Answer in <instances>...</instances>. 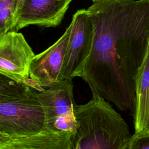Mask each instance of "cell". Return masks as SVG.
<instances>
[{
  "label": "cell",
  "mask_w": 149,
  "mask_h": 149,
  "mask_svg": "<svg viewBox=\"0 0 149 149\" xmlns=\"http://www.w3.org/2000/svg\"><path fill=\"white\" fill-rule=\"evenodd\" d=\"M45 115L42 131L74 133L78 123L75 116L76 104L72 80H60L51 87L37 91Z\"/></svg>",
  "instance_id": "4"
},
{
  "label": "cell",
  "mask_w": 149,
  "mask_h": 149,
  "mask_svg": "<svg viewBox=\"0 0 149 149\" xmlns=\"http://www.w3.org/2000/svg\"><path fill=\"white\" fill-rule=\"evenodd\" d=\"M128 149H149V131L134 133L131 137Z\"/></svg>",
  "instance_id": "12"
},
{
  "label": "cell",
  "mask_w": 149,
  "mask_h": 149,
  "mask_svg": "<svg viewBox=\"0 0 149 149\" xmlns=\"http://www.w3.org/2000/svg\"><path fill=\"white\" fill-rule=\"evenodd\" d=\"M77 128L72 137V149H128L129 126L109 102L93 95L86 104L76 105Z\"/></svg>",
  "instance_id": "2"
},
{
  "label": "cell",
  "mask_w": 149,
  "mask_h": 149,
  "mask_svg": "<svg viewBox=\"0 0 149 149\" xmlns=\"http://www.w3.org/2000/svg\"><path fill=\"white\" fill-rule=\"evenodd\" d=\"M70 24V34L59 80L79 77L92 48L93 29L87 9L77 10Z\"/></svg>",
  "instance_id": "5"
},
{
  "label": "cell",
  "mask_w": 149,
  "mask_h": 149,
  "mask_svg": "<svg viewBox=\"0 0 149 149\" xmlns=\"http://www.w3.org/2000/svg\"><path fill=\"white\" fill-rule=\"evenodd\" d=\"M24 0H18L17 1V6H16V12H15V25H14V27L16 24V23L17 22V16H18V14H19V10L21 8V6H22V4L23 3ZM14 28V27H13Z\"/></svg>",
  "instance_id": "13"
},
{
  "label": "cell",
  "mask_w": 149,
  "mask_h": 149,
  "mask_svg": "<svg viewBox=\"0 0 149 149\" xmlns=\"http://www.w3.org/2000/svg\"><path fill=\"white\" fill-rule=\"evenodd\" d=\"M44 126V112L37 91L1 74L0 144L39 133Z\"/></svg>",
  "instance_id": "3"
},
{
  "label": "cell",
  "mask_w": 149,
  "mask_h": 149,
  "mask_svg": "<svg viewBox=\"0 0 149 149\" xmlns=\"http://www.w3.org/2000/svg\"><path fill=\"white\" fill-rule=\"evenodd\" d=\"M72 0H24L12 31L30 25L56 27L60 24ZM12 31V30H11Z\"/></svg>",
  "instance_id": "8"
},
{
  "label": "cell",
  "mask_w": 149,
  "mask_h": 149,
  "mask_svg": "<svg viewBox=\"0 0 149 149\" xmlns=\"http://www.w3.org/2000/svg\"><path fill=\"white\" fill-rule=\"evenodd\" d=\"M91 1H93V2H96V1H99V0H91Z\"/></svg>",
  "instance_id": "14"
},
{
  "label": "cell",
  "mask_w": 149,
  "mask_h": 149,
  "mask_svg": "<svg viewBox=\"0 0 149 149\" xmlns=\"http://www.w3.org/2000/svg\"><path fill=\"white\" fill-rule=\"evenodd\" d=\"M18 0H0V35L13 30Z\"/></svg>",
  "instance_id": "11"
},
{
  "label": "cell",
  "mask_w": 149,
  "mask_h": 149,
  "mask_svg": "<svg viewBox=\"0 0 149 149\" xmlns=\"http://www.w3.org/2000/svg\"><path fill=\"white\" fill-rule=\"evenodd\" d=\"M35 55L22 33L12 30L0 35L1 74L30 86V68Z\"/></svg>",
  "instance_id": "6"
},
{
  "label": "cell",
  "mask_w": 149,
  "mask_h": 149,
  "mask_svg": "<svg viewBox=\"0 0 149 149\" xmlns=\"http://www.w3.org/2000/svg\"><path fill=\"white\" fill-rule=\"evenodd\" d=\"M134 133L149 131V47L135 78Z\"/></svg>",
  "instance_id": "10"
},
{
  "label": "cell",
  "mask_w": 149,
  "mask_h": 149,
  "mask_svg": "<svg viewBox=\"0 0 149 149\" xmlns=\"http://www.w3.org/2000/svg\"><path fill=\"white\" fill-rule=\"evenodd\" d=\"M72 133L67 131L39 133L0 144V149H72Z\"/></svg>",
  "instance_id": "9"
},
{
  "label": "cell",
  "mask_w": 149,
  "mask_h": 149,
  "mask_svg": "<svg viewBox=\"0 0 149 149\" xmlns=\"http://www.w3.org/2000/svg\"><path fill=\"white\" fill-rule=\"evenodd\" d=\"M71 31V24L52 45L36 55L30 68V86L37 91L51 87L59 79Z\"/></svg>",
  "instance_id": "7"
},
{
  "label": "cell",
  "mask_w": 149,
  "mask_h": 149,
  "mask_svg": "<svg viewBox=\"0 0 149 149\" xmlns=\"http://www.w3.org/2000/svg\"><path fill=\"white\" fill-rule=\"evenodd\" d=\"M87 10L93 41L79 77L93 95L134 115L135 78L149 47V0H99Z\"/></svg>",
  "instance_id": "1"
}]
</instances>
